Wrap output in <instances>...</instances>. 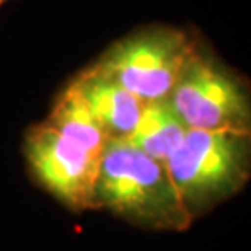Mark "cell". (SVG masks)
Listing matches in <instances>:
<instances>
[{"label": "cell", "mask_w": 251, "mask_h": 251, "mask_svg": "<svg viewBox=\"0 0 251 251\" xmlns=\"http://www.w3.org/2000/svg\"><path fill=\"white\" fill-rule=\"evenodd\" d=\"M44 123L98 158L101 157L104 145L109 140L101 124L72 82L57 97L51 114Z\"/></svg>", "instance_id": "cell-8"}, {"label": "cell", "mask_w": 251, "mask_h": 251, "mask_svg": "<svg viewBox=\"0 0 251 251\" xmlns=\"http://www.w3.org/2000/svg\"><path fill=\"white\" fill-rule=\"evenodd\" d=\"M165 167L194 222L247 186L251 132L189 129Z\"/></svg>", "instance_id": "cell-2"}, {"label": "cell", "mask_w": 251, "mask_h": 251, "mask_svg": "<svg viewBox=\"0 0 251 251\" xmlns=\"http://www.w3.org/2000/svg\"><path fill=\"white\" fill-rule=\"evenodd\" d=\"M194 39L168 26H152L114 43L93 64L144 104L167 100Z\"/></svg>", "instance_id": "cell-4"}, {"label": "cell", "mask_w": 251, "mask_h": 251, "mask_svg": "<svg viewBox=\"0 0 251 251\" xmlns=\"http://www.w3.org/2000/svg\"><path fill=\"white\" fill-rule=\"evenodd\" d=\"M7 2H8V0H0V8H2V7H3V5H5V3H7Z\"/></svg>", "instance_id": "cell-9"}, {"label": "cell", "mask_w": 251, "mask_h": 251, "mask_svg": "<svg viewBox=\"0 0 251 251\" xmlns=\"http://www.w3.org/2000/svg\"><path fill=\"white\" fill-rule=\"evenodd\" d=\"M85 103L101 124L108 139H127L137 124L144 103L95 67L72 80Z\"/></svg>", "instance_id": "cell-6"}, {"label": "cell", "mask_w": 251, "mask_h": 251, "mask_svg": "<svg viewBox=\"0 0 251 251\" xmlns=\"http://www.w3.org/2000/svg\"><path fill=\"white\" fill-rule=\"evenodd\" d=\"M93 210L104 209L149 230L184 232L193 225L165 163L126 139H109L100 157Z\"/></svg>", "instance_id": "cell-1"}, {"label": "cell", "mask_w": 251, "mask_h": 251, "mask_svg": "<svg viewBox=\"0 0 251 251\" xmlns=\"http://www.w3.org/2000/svg\"><path fill=\"white\" fill-rule=\"evenodd\" d=\"M168 101L189 129L251 132L247 82L196 41Z\"/></svg>", "instance_id": "cell-3"}, {"label": "cell", "mask_w": 251, "mask_h": 251, "mask_svg": "<svg viewBox=\"0 0 251 251\" xmlns=\"http://www.w3.org/2000/svg\"><path fill=\"white\" fill-rule=\"evenodd\" d=\"M189 127L167 100L145 103L127 142L157 162L167 163L186 137Z\"/></svg>", "instance_id": "cell-7"}, {"label": "cell", "mask_w": 251, "mask_h": 251, "mask_svg": "<svg viewBox=\"0 0 251 251\" xmlns=\"http://www.w3.org/2000/svg\"><path fill=\"white\" fill-rule=\"evenodd\" d=\"M25 158L33 178L74 212L93 210L100 158L41 123L26 132Z\"/></svg>", "instance_id": "cell-5"}]
</instances>
